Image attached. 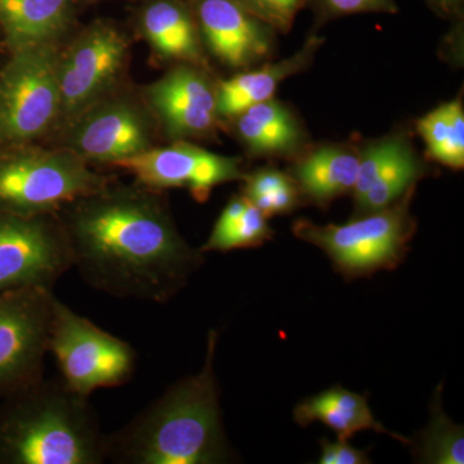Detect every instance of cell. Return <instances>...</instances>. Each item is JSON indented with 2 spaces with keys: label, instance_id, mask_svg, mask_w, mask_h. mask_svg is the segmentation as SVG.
Here are the masks:
<instances>
[{
  "label": "cell",
  "instance_id": "cell-18",
  "mask_svg": "<svg viewBox=\"0 0 464 464\" xmlns=\"http://www.w3.org/2000/svg\"><path fill=\"white\" fill-rule=\"evenodd\" d=\"M237 132L250 154L284 157L299 151L306 141L297 118L279 101L270 99L241 111Z\"/></svg>",
  "mask_w": 464,
  "mask_h": 464
},
{
  "label": "cell",
  "instance_id": "cell-4",
  "mask_svg": "<svg viewBox=\"0 0 464 464\" xmlns=\"http://www.w3.org/2000/svg\"><path fill=\"white\" fill-rule=\"evenodd\" d=\"M415 188L417 185L411 186L390 207L356 217L346 225L320 226L310 219H297L293 234L324 250L335 270L348 280L395 270L404 261L417 230L411 213Z\"/></svg>",
  "mask_w": 464,
  "mask_h": 464
},
{
  "label": "cell",
  "instance_id": "cell-19",
  "mask_svg": "<svg viewBox=\"0 0 464 464\" xmlns=\"http://www.w3.org/2000/svg\"><path fill=\"white\" fill-rule=\"evenodd\" d=\"M72 11V0H0V27L12 52L51 44Z\"/></svg>",
  "mask_w": 464,
  "mask_h": 464
},
{
  "label": "cell",
  "instance_id": "cell-21",
  "mask_svg": "<svg viewBox=\"0 0 464 464\" xmlns=\"http://www.w3.org/2000/svg\"><path fill=\"white\" fill-rule=\"evenodd\" d=\"M273 237L274 230L268 226L267 218L241 194L228 201L200 252L226 253L234 249L257 248Z\"/></svg>",
  "mask_w": 464,
  "mask_h": 464
},
{
  "label": "cell",
  "instance_id": "cell-2",
  "mask_svg": "<svg viewBox=\"0 0 464 464\" xmlns=\"http://www.w3.org/2000/svg\"><path fill=\"white\" fill-rule=\"evenodd\" d=\"M218 333L208 334L197 374L176 382L118 432L108 435V460L121 464H218L230 450L215 372Z\"/></svg>",
  "mask_w": 464,
  "mask_h": 464
},
{
  "label": "cell",
  "instance_id": "cell-26",
  "mask_svg": "<svg viewBox=\"0 0 464 464\" xmlns=\"http://www.w3.org/2000/svg\"><path fill=\"white\" fill-rule=\"evenodd\" d=\"M246 11L275 33L288 34L310 0H237Z\"/></svg>",
  "mask_w": 464,
  "mask_h": 464
},
{
  "label": "cell",
  "instance_id": "cell-13",
  "mask_svg": "<svg viewBox=\"0 0 464 464\" xmlns=\"http://www.w3.org/2000/svg\"><path fill=\"white\" fill-rule=\"evenodd\" d=\"M148 99L173 139L212 134L218 121L217 87L194 66L170 70L148 88Z\"/></svg>",
  "mask_w": 464,
  "mask_h": 464
},
{
  "label": "cell",
  "instance_id": "cell-12",
  "mask_svg": "<svg viewBox=\"0 0 464 464\" xmlns=\"http://www.w3.org/2000/svg\"><path fill=\"white\" fill-rule=\"evenodd\" d=\"M194 16L208 48L232 69H246L271 56L274 30L237 0H195Z\"/></svg>",
  "mask_w": 464,
  "mask_h": 464
},
{
  "label": "cell",
  "instance_id": "cell-28",
  "mask_svg": "<svg viewBox=\"0 0 464 464\" xmlns=\"http://www.w3.org/2000/svg\"><path fill=\"white\" fill-rule=\"evenodd\" d=\"M322 456L319 464H368V454L362 449L353 447L346 440L329 441L328 439L320 440Z\"/></svg>",
  "mask_w": 464,
  "mask_h": 464
},
{
  "label": "cell",
  "instance_id": "cell-15",
  "mask_svg": "<svg viewBox=\"0 0 464 464\" xmlns=\"http://www.w3.org/2000/svg\"><path fill=\"white\" fill-rule=\"evenodd\" d=\"M359 149L324 145L308 152L289 169L302 198L325 208L333 200L353 194L359 172Z\"/></svg>",
  "mask_w": 464,
  "mask_h": 464
},
{
  "label": "cell",
  "instance_id": "cell-27",
  "mask_svg": "<svg viewBox=\"0 0 464 464\" xmlns=\"http://www.w3.org/2000/svg\"><path fill=\"white\" fill-rule=\"evenodd\" d=\"M398 12L395 0H316V14L320 21L334 20L351 14H396Z\"/></svg>",
  "mask_w": 464,
  "mask_h": 464
},
{
  "label": "cell",
  "instance_id": "cell-7",
  "mask_svg": "<svg viewBox=\"0 0 464 464\" xmlns=\"http://www.w3.org/2000/svg\"><path fill=\"white\" fill-rule=\"evenodd\" d=\"M60 60L52 43L14 52L0 74V139L26 142L48 130L61 110Z\"/></svg>",
  "mask_w": 464,
  "mask_h": 464
},
{
  "label": "cell",
  "instance_id": "cell-16",
  "mask_svg": "<svg viewBox=\"0 0 464 464\" xmlns=\"http://www.w3.org/2000/svg\"><path fill=\"white\" fill-rule=\"evenodd\" d=\"M323 43L324 39L313 35L307 39L301 50L285 60L221 82L217 87V110L219 118H235L250 106L273 99L277 87L286 78L304 72L314 63L316 52L320 50Z\"/></svg>",
  "mask_w": 464,
  "mask_h": 464
},
{
  "label": "cell",
  "instance_id": "cell-22",
  "mask_svg": "<svg viewBox=\"0 0 464 464\" xmlns=\"http://www.w3.org/2000/svg\"><path fill=\"white\" fill-rule=\"evenodd\" d=\"M417 130L426 145L427 157L436 163L463 169L464 111L462 100L442 103L417 121Z\"/></svg>",
  "mask_w": 464,
  "mask_h": 464
},
{
  "label": "cell",
  "instance_id": "cell-10",
  "mask_svg": "<svg viewBox=\"0 0 464 464\" xmlns=\"http://www.w3.org/2000/svg\"><path fill=\"white\" fill-rule=\"evenodd\" d=\"M114 166L132 173L146 188H188L199 203L207 201L217 186L244 177L239 159L215 154L185 141L167 148H150Z\"/></svg>",
  "mask_w": 464,
  "mask_h": 464
},
{
  "label": "cell",
  "instance_id": "cell-11",
  "mask_svg": "<svg viewBox=\"0 0 464 464\" xmlns=\"http://www.w3.org/2000/svg\"><path fill=\"white\" fill-rule=\"evenodd\" d=\"M128 43L110 24H94L60 60L61 110L74 114L99 99L123 66Z\"/></svg>",
  "mask_w": 464,
  "mask_h": 464
},
{
  "label": "cell",
  "instance_id": "cell-6",
  "mask_svg": "<svg viewBox=\"0 0 464 464\" xmlns=\"http://www.w3.org/2000/svg\"><path fill=\"white\" fill-rule=\"evenodd\" d=\"M48 350L63 382L90 399L94 391L123 386L133 377L137 353L128 342L103 331L56 297Z\"/></svg>",
  "mask_w": 464,
  "mask_h": 464
},
{
  "label": "cell",
  "instance_id": "cell-3",
  "mask_svg": "<svg viewBox=\"0 0 464 464\" xmlns=\"http://www.w3.org/2000/svg\"><path fill=\"white\" fill-rule=\"evenodd\" d=\"M108 436L90 399L61 381H42L3 398L0 464H101Z\"/></svg>",
  "mask_w": 464,
  "mask_h": 464
},
{
  "label": "cell",
  "instance_id": "cell-25",
  "mask_svg": "<svg viewBox=\"0 0 464 464\" xmlns=\"http://www.w3.org/2000/svg\"><path fill=\"white\" fill-rule=\"evenodd\" d=\"M409 145L411 143L406 137L395 134L359 149V172L353 191V201L359 200L369 190L382 170Z\"/></svg>",
  "mask_w": 464,
  "mask_h": 464
},
{
  "label": "cell",
  "instance_id": "cell-23",
  "mask_svg": "<svg viewBox=\"0 0 464 464\" xmlns=\"http://www.w3.org/2000/svg\"><path fill=\"white\" fill-rule=\"evenodd\" d=\"M426 174V167L409 145L382 170L369 190L355 201V216L369 215L390 207Z\"/></svg>",
  "mask_w": 464,
  "mask_h": 464
},
{
  "label": "cell",
  "instance_id": "cell-20",
  "mask_svg": "<svg viewBox=\"0 0 464 464\" xmlns=\"http://www.w3.org/2000/svg\"><path fill=\"white\" fill-rule=\"evenodd\" d=\"M141 25L159 56L200 65L199 27L194 14L179 0H155L143 9Z\"/></svg>",
  "mask_w": 464,
  "mask_h": 464
},
{
  "label": "cell",
  "instance_id": "cell-5",
  "mask_svg": "<svg viewBox=\"0 0 464 464\" xmlns=\"http://www.w3.org/2000/svg\"><path fill=\"white\" fill-rule=\"evenodd\" d=\"M106 186L72 151H25L0 159V213L54 215Z\"/></svg>",
  "mask_w": 464,
  "mask_h": 464
},
{
  "label": "cell",
  "instance_id": "cell-24",
  "mask_svg": "<svg viewBox=\"0 0 464 464\" xmlns=\"http://www.w3.org/2000/svg\"><path fill=\"white\" fill-rule=\"evenodd\" d=\"M435 396L431 420L420 435L417 458L420 463L463 464L464 435L462 427L451 422L442 411L441 395Z\"/></svg>",
  "mask_w": 464,
  "mask_h": 464
},
{
  "label": "cell",
  "instance_id": "cell-1",
  "mask_svg": "<svg viewBox=\"0 0 464 464\" xmlns=\"http://www.w3.org/2000/svg\"><path fill=\"white\" fill-rule=\"evenodd\" d=\"M61 210L72 268L112 297L166 304L203 265L155 192L106 186Z\"/></svg>",
  "mask_w": 464,
  "mask_h": 464
},
{
  "label": "cell",
  "instance_id": "cell-9",
  "mask_svg": "<svg viewBox=\"0 0 464 464\" xmlns=\"http://www.w3.org/2000/svg\"><path fill=\"white\" fill-rule=\"evenodd\" d=\"M72 268L63 222L50 216L0 213V295L54 284Z\"/></svg>",
  "mask_w": 464,
  "mask_h": 464
},
{
  "label": "cell",
  "instance_id": "cell-29",
  "mask_svg": "<svg viewBox=\"0 0 464 464\" xmlns=\"http://www.w3.org/2000/svg\"><path fill=\"white\" fill-rule=\"evenodd\" d=\"M426 2L439 16L444 18L462 16L464 0H426Z\"/></svg>",
  "mask_w": 464,
  "mask_h": 464
},
{
  "label": "cell",
  "instance_id": "cell-17",
  "mask_svg": "<svg viewBox=\"0 0 464 464\" xmlns=\"http://www.w3.org/2000/svg\"><path fill=\"white\" fill-rule=\"evenodd\" d=\"M295 423L306 429L314 422L325 424L338 440H350L355 433L373 430L399 440L406 445L413 444L411 440L389 431L383 424L375 420L368 399L342 386H333L316 395L302 400L293 411Z\"/></svg>",
  "mask_w": 464,
  "mask_h": 464
},
{
  "label": "cell",
  "instance_id": "cell-8",
  "mask_svg": "<svg viewBox=\"0 0 464 464\" xmlns=\"http://www.w3.org/2000/svg\"><path fill=\"white\" fill-rule=\"evenodd\" d=\"M54 299L42 286L0 295V398L44 378Z\"/></svg>",
  "mask_w": 464,
  "mask_h": 464
},
{
  "label": "cell",
  "instance_id": "cell-14",
  "mask_svg": "<svg viewBox=\"0 0 464 464\" xmlns=\"http://www.w3.org/2000/svg\"><path fill=\"white\" fill-rule=\"evenodd\" d=\"M72 149L85 161L115 164L150 149L145 118L133 106L112 102L84 116L70 137Z\"/></svg>",
  "mask_w": 464,
  "mask_h": 464
}]
</instances>
